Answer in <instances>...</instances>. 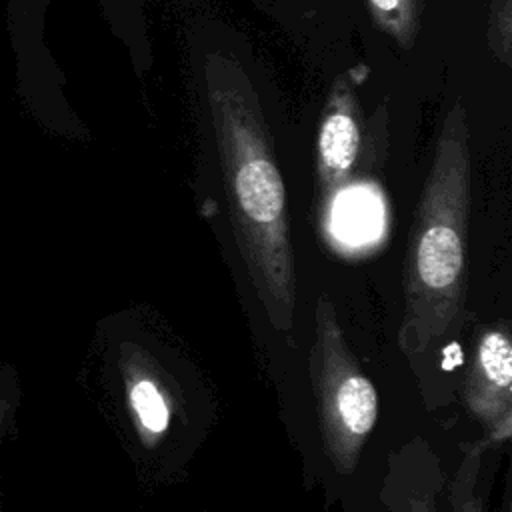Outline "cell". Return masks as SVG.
Returning a JSON list of instances; mask_svg holds the SVG:
<instances>
[{"label":"cell","instance_id":"6da1fadb","mask_svg":"<svg viewBox=\"0 0 512 512\" xmlns=\"http://www.w3.org/2000/svg\"><path fill=\"white\" fill-rule=\"evenodd\" d=\"M204 82L236 248L272 308L294 300L288 200L258 92L230 52L204 56Z\"/></svg>","mask_w":512,"mask_h":512},{"label":"cell","instance_id":"7a4b0ae2","mask_svg":"<svg viewBox=\"0 0 512 512\" xmlns=\"http://www.w3.org/2000/svg\"><path fill=\"white\" fill-rule=\"evenodd\" d=\"M470 130L458 98L442 120L434 158L418 196L408 244L406 288L418 308H448L462 292L472 200Z\"/></svg>","mask_w":512,"mask_h":512},{"label":"cell","instance_id":"3957f363","mask_svg":"<svg viewBox=\"0 0 512 512\" xmlns=\"http://www.w3.org/2000/svg\"><path fill=\"white\" fill-rule=\"evenodd\" d=\"M362 140L364 124L354 82L342 74L328 92L316 138V204L322 222L328 218L332 202L352 182Z\"/></svg>","mask_w":512,"mask_h":512},{"label":"cell","instance_id":"277c9868","mask_svg":"<svg viewBox=\"0 0 512 512\" xmlns=\"http://www.w3.org/2000/svg\"><path fill=\"white\" fill-rule=\"evenodd\" d=\"M366 6L380 32L404 50L414 46L420 32L422 0H366Z\"/></svg>","mask_w":512,"mask_h":512},{"label":"cell","instance_id":"5b68a950","mask_svg":"<svg viewBox=\"0 0 512 512\" xmlns=\"http://www.w3.org/2000/svg\"><path fill=\"white\" fill-rule=\"evenodd\" d=\"M338 412L346 428L364 434L376 420V394L366 378H348L338 390Z\"/></svg>","mask_w":512,"mask_h":512},{"label":"cell","instance_id":"8992f818","mask_svg":"<svg viewBox=\"0 0 512 512\" xmlns=\"http://www.w3.org/2000/svg\"><path fill=\"white\" fill-rule=\"evenodd\" d=\"M478 358L484 374L496 384L506 388L512 380V346L506 334L494 330L488 332L478 350Z\"/></svg>","mask_w":512,"mask_h":512},{"label":"cell","instance_id":"52a82bcc","mask_svg":"<svg viewBox=\"0 0 512 512\" xmlns=\"http://www.w3.org/2000/svg\"><path fill=\"white\" fill-rule=\"evenodd\" d=\"M488 46L496 60L512 66V0H490Z\"/></svg>","mask_w":512,"mask_h":512},{"label":"cell","instance_id":"ba28073f","mask_svg":"<svg viewBox=\"0 0 512 512\" xmlns=\"http://www.w3.org/2000/svg\"><path fill=\"white\" fill-rule=\"evenodd\" d=\"M130 402L144 428L162 432L168 426V408L152 382H138L130 392Z\"/></svg>","mask_w":512,"mask_h":512}]
</instances>
